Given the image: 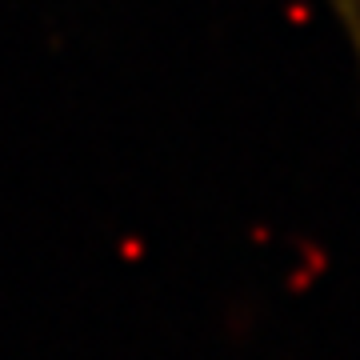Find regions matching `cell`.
Listing matches in <instances>:
<instances>
[{
    "mask_svg": "<svg viewBox=\"0 0 360 360\" xmlns=\"http://www.w3.org/2000/svg\"><path fill=\"white\" fill-rule=\"evenodd\" d=\"M333 4V13L340 16V25L352 32V40H356V52H360V0H328Z\"/></svg>",
    "mask_w": 360,
    "mask_h": 360,
    "instance_id": "cell-1",
    "label": "cell"
}]
</instances>
